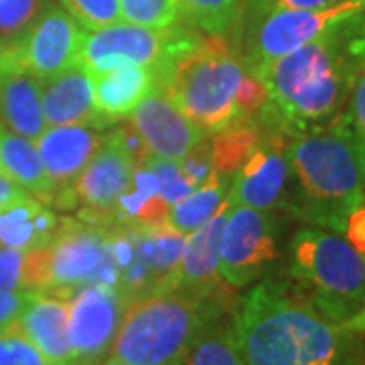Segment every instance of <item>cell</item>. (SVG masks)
<instances>
[{"mask_svg":"<svg viewBox=\"0 0 365 365\" xmlns=\"http://www.w3.org/2000/svg\"><path fill=\"white\" fill-rule=\"evenodd\" d=\"M364 11L351 14L321 37L258 69L268 104L258 122L287 136L325 128L339 116L365 63Z\"/></svg>","mask_w":365,"mask_h":365,"instance_id":"obj_1","label":"cell"},{"mask_svg":"<svg viewBox=\"0 0 365 365\" xmlns=\"http://www.w3.org/2000/svg\"><path fill=\"white\" fill-rule=\"evenodd\" d=\"M234 333L246 365H365L364 335L317 311L280 272L237 300Z\"/></svg>","mask_w":365,"mask_h":365,"instance_id":"obj_2","label":"cell"},{"mask_svg":"<svg viewBox=\"0 0 365 365\" xmlns=\"http://www.w3.org/2000/svg\"><path fill=\"white\" fill-rule=\"evenodd\" d=\"M292 175L288 217L345 232L347 217L365 201V181L347 138L335 126L288 136Z\"/></svg>","mask_w":365,"mask_h":365,"instance_id":"obj_3","label":"cell"},{"mask_svg":"<svg viewBox=\"0 0 365 365\" xmlns=\"http://www.w3.org/2000/svg\"><path fill=\"white\" fill-rule=\"evenodd\" d=\"M232 297V290L201 297L163 288L128 300L108 355L130 365H182L203 327L234 309Z\"/></svg>","mask_w":365,"mask_h":365,"instance_id":"obj_4","label":"cell"},{"mask_svg":"<svg viewBox=\"0 0 365 365\" xmlns=\"http://www.w3.org/2000/svg\"><path fill=\"white\" fill-rule=\"evenodd\" d=\"M157 88L207 136L237 118L235 91L246 73L240 45L195 31L155 67Z\"/></svg>","mask_w":365,"mask_h":365,"instance_id":"obj_5","label":"cell"},{"mask_svg":"<svg viewBox=\"0 0 365 365\" xmlns=\"http://www.w3.org/2000/svg\"><path fill=\"white\" fill-rule=\"evenodd\" d=\"M282 268L288 282L335 323L365 304V256L341 234L302 223L288 237Z\"/></svg>","mask_w":365,"mask_h":365,"instance_id":"obj_6","label":"cell"},{"mask_svg":"<svg viewBox=\"0 0 365 365\" xmlns=\"http://www.w3.org/2000/svg\"><path fill=\"white\" fill-rule=\"evenodd\" d=\"M288 220L278 211L232 205L220 246V276L227 287L242 290L280 272Z\"/></svg>","mask_w":365,"mask_h":365,"instance_id":"obj_7","label":"cell"},{"mask_svg":"<svg viewBox=\"0 0 365 365\" xmlns=\"http://www.w3.org/2000/svg\"><path fill=\"white\" fill-rule=\"evenodd\" d=\"M359 11H365V6L357 0H343L327 9H276L252 19L244 23L240 39L246 71L256 73L266 63L311 43Z\"/></svg>","mask_w":365,"mask_h":365,"instance_id":"obj_8","label":"cell"},{"mask_svg":"<svg viewBox=\"0 0 365 365\" xmlns=\"http://www.w3.org/2000/svg\"><path fill=\"white\" fill-rule=\"evenodd\" d=\"M51 287L45 292L71 300L79 288L88 284L118 287V270L108 227L91 225L79 217H61L51 242Z\"/></svg>","mask_w":365,"mask_h":365,"instance_id":"obj_9","label":"cell"},{"mask_svg":"<svg viewBox=\"0 0 365 365\" xmlns=\"http://www.w3.org/2000/svg\"><path fill=\"white\" fill-rule=\"evenodd\" d=\"M197 29L173 25L167 29L116 23L83 35L78 61L91 73L124 66L158 67L175 47L189 39Z\"/></svg>","mask_w":365,"mask_h":365,"instance_id":"obj_10","label":"cell"},{"mask_svg":"<svg viewBox=\"0 0 365 365\" xmlns=\"http://www.w3.org/2000/svg\"><path fill=\"white\" fill-rule=\"evenodd\" d=\"M260 126V143L234 175L232 203L260 211H278L288 217L292 175L287 157L288 136L280 128Z\"/></svg>","mask_w":365,"mask_h":365,"instance_id":"obj_11","label":"cell"},{"mask_svg":"<svg viewBox=\"0 0 365 365\" xmlns=\"http://www.w3.org/2000/svg\"><path fill=\"white\" fill-rule=\"evenodd\" d=\"M128 299L118 287L88 284L69 300L71 365H100L112 349Z\"/></svg>","mask_w":365,"mask_h":365,"instance_id":"obj_12","label":"cell"},{"mask_svg":"<svg viewBox=\"0 0 365 365\" xmlns=\"http://www.w3.org/2000/svg\"><path fill=\"white\" fill-rule=\"evenodd\" d=\"M86 31L61 6H47L11 47L13 66L39 79L61 73L78 61Z\"/></svg>","mask_w":365,"mask_h":365,"instance_id":"obj_13","label":"cell"},{"mask_svg":"<svg viewBox=\"0 0 365 365\" xmlns=\"http://www.w3.org/2000/svg\"><path fill=\"white\" fill-rule=\"evenodd\" d=\"M134 165L116 143L112 132L106 130L102 148L91 157L71 185L78 203H83L76 217L100 227H116L114 205L132 181Z\"/></svg>","mask_w":365,"mask_h":365,"instance_id":"obj_14","label":"cell"},{"mask_svg":"<svg viewBox=\"0 0 365 365\" xmlns=\"http://www.w3.org/2000/svg\"><path fill=\"white\" fill-rule=\"evenodd\" d=\"M128 116L155 157L181 160L207 136L170 102L160 88L146 93Z\"/></svg>","mask_w":365,"mask_h":365,"instance_id":"obj_15","label":"cell"},{"mask_svg":"<svg viewBox=\"0 0 365 365\" xmlns=\"http://www.w3.org/2000/svg\"><path fill=\"white\" fill-rule=\"evenodd\" d=\"M232 205V197H227L207 223L187 235L181 260L167 288H179L201 297H215L232 290L220 276V246Z\"/></svg>","mask_w":365,"mask_h":365,"instance_id":"obj_16","label":"cell"},{"mask_svg":"<svg viewBox=\"0 0 365 365\" xmlns=\"http://www.w3.org/2000/svg\"><path fill=\"white\" fill-rule=\"evenodd\" d=\"M41 104L47 126L88 124L96 128H110L116 124L98 112L91 71L79 61L53 78L41 79Z\"/></svg>","mask_w":365,"mask_h":365,"instance_id":"obj_17","label":"cell"},{"mask_svg":"<svg viewBox=\"0 0 365 365\" xmlns=\"http://www.w3.org/2000/svg\"><path fill=\"white\" fill-rule=\"evenodd\" d=\"M104 140L106 128L88 124L47 126V130L35 140V146L51 181L53 195L73 185L76 177L102 148Z\"/></svg>","mask_w":365,"mask_h":365,"instance_id":"obj_18","label":"cell"},{"mask_svg":"<svg viewBox=\"0 0 365 365\" xmlns=\"http://www.w3.org/2000/svg\"><path fill=\"white\" fill-rule=\"evenodd\" d=\"M69 300L59 299L45 290H35L19 319L29 339L35 343L51 365H71L69 345Z\"/></svg>","mask_w":365,"mask_h":365,"instance_id":"obj_19","label":"cell"},{"mask_svg":"<svg viewBox=\"0 0 365 365\" xmlns=\"http://www.w3.org/2000/svg\"><path fill=\"white\" fill-rule=\"evenodd\" d=\"M0 118L11 130L35 143L47 130L41 104V79L23 69H2Z\"/></svg>","mask_w":365,"mask_h":365,"instance_id":"obj_20","label":"cell"},{"mask_svg":"<svg viewBox=\"0 0 365 365\" xmlns=\"http://www.w3.org/2000/svg\"><path fill=\"white\" fill-rule=\"evenodd\" d=\"M93 102L102 116L120 122L143 102L146 93L157 88L155 67L124 66L91 73Z\"/></svg>","mask_w":365,"mask_h":365,"instance_id":"obj_21","label":"cell"},{"mask_svg":"<svg viewBox=\"0 0 365 365\" xmlns=\"http://www.w3.org/2000/svg\"><path fill=\"white\" fill-rule=\"evenodd\" d=\"M0 173L25 187L41 203H51L53 187L33 140L0 126Z\"/></svg>","mask_w":365,"mask_h":365,"instance_id":"obj_22","label":"cell"},{"mask_svg":"<svg viewBox=\"0 0 365 365\" xmlns=\"http://www.w3.org/2000/svg\"><path fill=\"white\" fill-rule=\"evenodd\" d=\"M232 185H234V175L213 173L207 181L195 187L189 195L173 203L167 223L179 234L189 235L191 232H195L217 213L223 201L230 197Z\"/></svg>","mask_w":365,"mask_h":365,"instance_id":"obj_23","label":"cell"},{"mask_svg":"<svg viewBox=\"0 0 365 365\" xmlns=\"http://www.w3.org/2000/svg\"><path fill=\"white\" fill-rule=\"evenodd\" d=\"M181 16L205 35H220L240 45L246 0H179Z\"/></svg>","mask_w":365,"mask_h":365,"instance_id":"obj_24","label":"cell"},{"mask_svg":"<svg viewBox=\"0 0 365 365\" xmlns=\"http://www.w3.org/2000/svg\"><path fill=\"white\" fill-rule=\"evenodd\" d=\"M237 307V304H235ZM234 309L217 314L197 335L182 365H246L234 333Z\"/></svg>","mask_w":365,"mask_h":365,"instance_id":"obj_25","label":"cell"},{"mask_svg":"<svg viewBox=\"0 0 365 365\" xmlns=\"http://www.w3.org/2000/svg\"><path fill=\"white\" fill-rule=\"evenodd\" d=\"M213 169L220 175H235L260 143V126L252 118H237L230 126L209 136Z\"/></svg>","mask_w":365,"mask_h":365,"instance_id":"obj_26","label":"cell"},{"mask_svg":"<svg viewBox=\"0 0 365 365\" xmlns=\"http://www.w3.org/2000/svg\"><path fill=\"white\" fill-rule=\"evenodd\" d=\"M331 126H335L347 138L365 181V63L341 114L331 122Z\"/></svg>","mask_w":365,"mask_h":365,"instance_id":"obj_27","label":"cell"},{"mask_svg":"<svg viewBox=\"0 0 365 365\" xmlns=\"http://www.w3.org/2000/svg\"><path fill=\"white\" fill-rule=\"evenodd\" d=\"M57 223H59L57 215L43 205L33 217L16 223L13 227L0 230V248H16L26 252L45 246L51 242Z\"/></svg>","mask_w":365,"mask_h":365,"instance_id":"obj_28","label":"cell"},{"mask_svg":"<svg viewBox=\"0 0 365 365\" xmlns=\"http://www.w3.org/2000/svg\"><path fill=\"white\" fill-rule=\"evenodd\" d=\"M124 23L148 29H167L179 23V0H120Z\"/></svg>","mask_w":365,"mask_h":365,"instance_id":"obj_29","label":"cell"},{"mask_svg":"<svg viewBox=\"0 0 365 365\" xmlns=\"http://www.w3.org/2000/svg\"><path fill=\"white\" fill-rule=\"evenodd\" d=\"M61 4L83 31H98L122 21L120 0H61Z\"/></svg>","mask_w":365,"mask_h":365,"instance_id":"obj_30","label":"cell"},{"mask_svg":"<svg viewBox=\"0 0 365 365\" xmlns=\"http://www.w3.org/2000/svg\"><path fill=\"white\" fill-rule=\"evenodd\" d=\"M148 169L155 173L160 185V195L169 201L170 205L181 201L182 197H187L197 185L193 179L187 175V170L182 169L181 160H173V158H160L150 155L144 163Z\"/></svg>","mask_w":365,"mask_h":365,"instance_id":"obj_31","label":"cell"},{"mask_svg":"<svg viewBox=\"0 0 365 365\" xmlns=\"http://www.w3.org/2000/svg\"><path fill=\"white\" fill-rule=\"evenodd\" d=\"M47 6L49 0H0V41H14Z\"/></svg>","mask_w":365,"mask_h":365,"instance_id":"obj_32","label":"cell"},{"mask_svg":"<svg viewBox=\"0 0 365 365\" xmlns=\"http://www.w3.org/2000/svg\"><path fill=\"white\" fill-rule=\"evenodd\" d=\"M0 365H51L49 359L26 337L19 321L0 331Z\"/></svg>","mask_w":365,"mask_h":365,"instance_id":"obj_33","label":"cell"},{"mask_svg":"<svg viewBox=\"0 0 365 365\" xmlns=\"http://www.w3.org/2000/svg\"><path fill=\"white\" fill-rule=\"evenodd\" d=\"M23 290H47L51 287V248L49 244L26 250L21 268Z\"/></svg>","mask_w":365,"mask_h":365,"instance_id":"obj_34","label":"cell"},{"mask_svg":"<svg viewBox=\"0 0 365 365\" xmlns=\"http://www.w3.org/2000/svg\"><path fill=\"white\" fill-rule=\"evenodd\" d=\"M268 104V90L260 78L254 73H244L235 91V112L237 118H254ZM235 118V120H237Z\"/></svg>","mask_w":365,"mask_h":365,"instance_id":"obj_35","label":"cell"},{"mask_svg":"<svg viewBox=\"0 0 365 365\" xmlns=\"http://www.w3.org/2000/svg\"><path fill=\"white\" fill-rule=\"evenodd\" d=\"M343 0H246V16L244 23L258 19L262 14L276 9H327L335 6Z\"/></svg>","mask_w":365,"mask_h":365,"instance_id":"obj_36","label":"cell"},{"mask_svg":"<svg viewBox=\"0 0 365 365\" xmlns=\"http://www.w3.org/2000/svg\"><path fill=\"white\" fill-rule=\"evenodd\" d=\"M112 136L116 138V143L122 146V150L128 155V158L132 160V165H134V169L136 167H143L144 163H146V158L150 157V150H148V146L144 144L143 136L136 132V128L132 126V122H122V124H114V128H112Z\"/></svg>","mask_w":365,"mask_h":365,"instance_id":"obj_37","label":"cell"},{"mask_svg":"<svg viewBox=\"0 0 365 365\" xmlns=\"http://www.w3.org/2000/svg\"><path fill=\"white\" fill-rule=\"evenodd\" d=\"M182 169L187 170V175L193 179L197 187L201 182H205L215 173L213 169V158H211V143H209V136H205L201 143L193 146L189 150V155L181 158Z\"/></svg>","mask_w":365,"mask_h":365,"instance_id":"obj_38","label":"cell"},{"mask_svg":"<svg viewBox=\"0 0 365 365\" xmlns=\"http://www.w3.org/2000/svg\"><path fill=\"white\" fill-rule=\"evenodd\" d=\"M35 290H0V331L14 325Z\"/></svg>","mask_w":365,"mask_h":365,"instance_id":"obj_39","label":"cell"},{"mask_svg":"<svg viewBox=\"0 0 365 365\" xmlns=\"http://www.w3.org/2000/svg\"><path fill=\"white\" fill-rule=\"evenodd\" d=\"M25 252L16 248H0V290H23L21 268Z\"/></svg>","mask_w":365,"mask_h":365,"instance_id":"obj_40","label":"cell"},{"mask_svg":"<svg viewBox=\"0 0 365 365\" xmlns=\"http://www.w3.org/2000/svg\"><path fill=\"white\" fill-rule=\"evenodd\" d=\"M343 234L353 248L365 256V201L347 217Z\"/></svg>","mask_w":365,"mask_h":365,"instance_id":"obj_41","label":"cell"},{"mask_svg":"<svg viewBox=\"0 0 365 365\" xmlns=\"http://www.w3.org/2000/svg\"><path fill=\"white\" fill-rule=\"evenodd\" d=\"M35 197L33 193H29L25 187H21L19 182H14L13 179H9L4 173H0V211L6 207H11L14 203Z\"/></svg>","mask_w":365,"mask_h":365,"instance_id":"obj_42","label":"cell"},{"mask_svg":"<svg viewBox=\"0 0 365 365\" xmlns=\"http://www.w3.org/2000/svg\"><path fill=\"white\" fill-rule=\"evenodd\" d=\"M343 327H347L349 331H355V333H359V335H365V304L357 311V313L349 317Z\"/></svg>","mask_w":365,"mask_h":365,"instance_id":"obj_43","label":"cell"},{"mask_svg":"<svg viewBox=\"0 0 365 365\" xmlns=\"http://www.w3.org/2000/svg\"><path fill=\"white\" fill-rule=\"evenodd\" d=\"M2 69H16L13 66V57H11V47L6 41H0V71Z\"/></svg>","mask_w":365,"mask_h":365,"instance_id":"obj_44","label":"cell"},{"mask_svg":"<svg viewBox=\"0 0 365 365\" xmlns=\"http://www.w3.org/2000/svg\"><path fill=\"white\" fill-rule=\"evenodd\" d=\"M100 365H130V364H124V361H120V359H112V357H110L106 364H100Z\"/></svg>","mask_w":365,"mask_h":365,"instance_id":"obj_45","label":"cell"},{"mask_svg":"<svg viewBox=\"0 0 365 365\" xmlns=\"http://www.w3.org/2000/svg\"><path fill=\"white\" fill-rule=\"evenodd\" d=\"M357 2H359V4H364V6H365V0H357Z\"/></svg>","mask_w":365,"mask_h":365,"instance_id":"obj_46","label":"cell"}]
</instances>
